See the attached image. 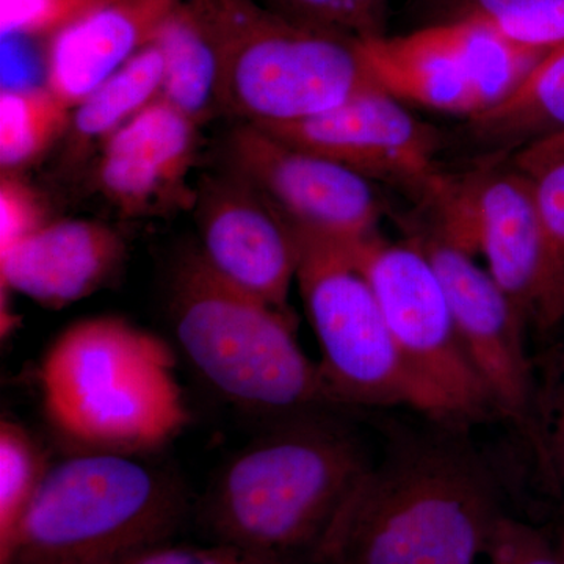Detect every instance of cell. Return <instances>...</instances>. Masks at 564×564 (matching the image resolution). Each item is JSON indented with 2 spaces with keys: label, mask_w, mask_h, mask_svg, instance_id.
Masks as SVG:
<instances>
[{
  "label": "cell",
  "mask_w": 564,
  "mask_h": 564,
  "mask_svg": "<svg viewBox=\"0 0 564 564\" xmlns=\"http://www.w3.org/2000/svg\"><path fill=\"white\" fill-rule=\"evenodd\" d=\"M478 564H564V560L558 544L551 543L534 527L507 516Z\"/></svg>",
  "instance_id": "cell-29"
},
{
  "label": "cell",
  "mask_w": 564,
  "mask_h": 564,
  "mask_svg": "<svg viewBox=\"0 0 564 564\" xmlns=\"http://www.w3.org/2000/svg\"><path fill=\"white\" fill-rule=\"evenodd\" d=\"M475 251L494 281L522 311L536 318L543 285L544 245L529 177L516 166L467 181Z\"/></svg>",
  "instance_id": "cell-16"
},
{
  "label": "cell",
  "mask_w": 564,
  "mask_h": 564,
  "mask_svg": "<svg viewBox=\"0 0 564 564\" xmlns=\"http://www.w3.org/2000/svg\"><path fill=\"white\" fill-rule=\"evenodd\" d=\"M475 135L491 143L529 144L564 131V41L500 106L473 118Z\"/></svg>",
  "instance_id": "cell-19"
},
{
  "label": "cell",
  "mask_w": 564,
  "mask_h": 564,
  "mask_svg": "<svg viewBox=\"0 0 564 564\" xmlns=\"http://www.w3.org/2000/svg\"><path fill=\"white\" fill-rule=\"evenodd\" d=\"M380 303L400 351L415 375L462 425L497 415L462 337L443 281L417 239L389 243L380 236L351 248Z\"/></svg>",
  "instance_id": "cell-9"
},
{
  "label": "cell",
  "mask_w": 564,
  "mask_h": 564,
  "mask_svg": "<svg viewBox=\"0 0 564 564\" xmlns=\"http://www.w3.org/2000/svg\"><path fill=\"white\" fill-rule=\"evenodd\" d=\"M46 207L40 193L18 172L0 174V256L43 228Z\"/></svg>",
  "instance_id": "cell-28"
},
{
  "label": "cell",
  "mask_w": 564,
  "mask_h": 564,
  "mask_svg": "<svg viewBox=\"0 0 564 564\" xmlns=\"http://www.w3.org/2000/svg\"><path fill=\"white\" fill-rule=\"evenodd\" d=\"M163 76L162 51L151 43L74 107L69 131L77 143L98 141L102 144L111 133L158 101Z\"/></svg>",
  "instance_id": "cell-20"
},
{
  "label": "cell",
  "mask_w": 564,
  "mask_h": 564,
  "mask_svg": "<svg viewBox=\"0 0 564 564\" xmlns=\"http://www.w3.org/2000/svg\"><path fill=\"white\" fill-rule=\"evenodd\" d=\"M73 107L46 84L2 88L0 169L20 172L39 161L68 131Z\"/></svg>",
  "instance_id": "cell-22"
},
{
  "label": "cell",
  "mask_w": 564,
  "mask_h": 564,
  "mask_svg": "<svg viewBox=\"0 0 564 564\" xmlns=\"http://www.w3.org/2000/svg\"><path fill=\"white\" fill-rule=\"evenodd\" d=\"M170 311L185 359L237 410L267 423L345 410L299 344L291 314L223 281L199 251L177 263Z\"/></svg>",
  "instance_id": "cell-4"
},
{
  "label": "cell",
  "mask_w": 564,
  "mask_h": 564,
  "mask_svg": "<svg viewBox=\"0 0 564 564\" xmlns=\"http://www.w3.org/2000/svg\"><path fill=\"white\" fill-rule=\"evenodd\" d=\"M513 166L532 184L543 231V285L534 318L538 325L564 285V131L522 147Z\"/></svg>",
  "instance_id": "cell-21"
},
{
  "label": "cell",
  "mask_w": 564,
  "mask_h": 564,
  "mask_svg": "<svg viewBox=\"0 0 564 564\" xmlns=\"http://www.w3.org/2000/svg\"><path fill=\"white\" fill-rule=\"evenodd\" d=\"M417 240L443 281L464 350L488 388L497 415L527 434L534 361L525 347V315L473 254L437 236Z\"/></svg>",
  "instance_id": "cell-12"
},
{
  "label": "cell",
  "mask_w": 564,
  "mask_h": 564,
  "mask_svg": "<svg viewBox=\"0 0 564 564\" xmlns=\"http://www.w3.org/2000/svg\"><path fill=\"white\" fill-rule=\"evenodd\" d=\"M121 234L96 220L47 221L0 256L2 292L63 310L102 289L126 259Z\"/></svg>",
  "instance_id": "cell-15"
},
{
  "label": "cell",
  "mask_w": 564,
  "mask_h": 564,
  "mask_svg": "<svg viewBox=\"0 0 564 564\" xmlns=\"http://www.w3.org/2000/svg\"><path fill=\"white\" fill-rule=\"evenodd\" d=\"M181 0H111L47 40L46 85L77 107L150 46Z\"/></svg>",
  "instance_id": "cell-17"
},
{
  "label": "cell",
  "mask_w": 564,
  "mask_h": 564,
  "mask_svg": "<svg viewBox=\"0 0 564 564\" xmlns=\"http://www.w3.org/2000/svg\"><path fill=\"white\" fill-rule=\"evenodd\" d=\"M345 410L269 423L210 485L204 518L218 543L278 564H314L373 463Z\"/></svg>",
  "instance_id": "cell-2"
},
{
  "label": "cell",
  "mask_w": 564,
  "mask_h": 564,
  "mask_svg": "<svg viewBox=\"0 0 564 564\" xmlns=\"http://www.w3.org/2000/svg\"><path fill=\"white\" fill-rule=\"evenodd\" d=\"M111 564H278L248 554L231 545L217 543L209 547L193 545H152Z\"/></svg>",
  "instance_id": "cell-30"
},
{
  "label": "cell",
  "mask_w": 564,
  "mask_h": 564,
  "mask_svg": "<svg viewBox=\"0 0 564 564\" xmlns=\"http://www.w3.org/2000/svg\"><path fill=\"white\" fill-rule=\"evenodd\" d=\"M362 46L393 98L470 120L507 101L551 51L522 46L469 20L433 22Z\"/></svg>",
  "instance_id": "cell-8"
},
{
  "label": "cell",
  "mask_w": 564,
  "mask_h": 564,
  "mask_svg": "<svg viewBox=\"0 0 564 564\" xmlns=\"http://www.w3.org/2000/svg\"><path fill=\"white\" fill-rule=\"evenodd\" d=\"M433 10V22H481L522 46L552 50L564 41V0H434Z\"/></svg>",
  "instance_id": "cell-23"
},
{
  "label": "cell",
  "mask_w": 564,
  "mask_h": 564,
  "mask_svg": "<svg viewBox=\"0 0 564 564\" xmlns=\"http://www.w3.org/2000/svg\"><path fill=\"white\" fill-rule=\"evenodd\" d=\"M51 464L21 423L0 422V554L9 547Z\"/></svg>",
  "instance_id": "cell-25"
},
{
  "label": "cell",
  "mask_w": 564,
  "mask_h": 564,
  "mask_svg": "<svg viewBox=\"0 0 564 564\" xmlns=\"http://www.w3.org/2000/svg\"><path fill=\"white\" fill-rule=\"evenodd\" d=\"M254 126L369 181L403 185L429 202L447 181L437 170V132L386 91L367 93L303 120Z\"/></svg>",
  "instance_id": "cell-11"
},
{
  "label": "cell",
  "mask_w": 564,
  "mask_h": 564,
  "mask_svg": "<svg viewBox=\"0 0 564 564\" xmlns=\"http://www.w3.org/2000/svg\"><path fill=\"white\" fill-rule=\"evenodd\" d=\"M289 20L358 40L386 33L389 0H256Z\"/></svg>",
  "instance_id": "cell-26"
},
{
  "label": "cell",
  "mask_w": 564,
  "mask_h": 564,
  "mask_svg": "<svg viewBox=\"0 0 564 564\" xmlns=\"http://www.w3.org/2000/svg\"><path fill=\"white\" fill-rule=\"evenodd\" d=\"M152 43L162 51L165 61L163 101L172 104L196 126L221 113L220 58L185 0L165 18Z\"/></svg>",
  "instance_id": "cell-18"
},
{
  "label": "cell",
  "mask_w": 564,
  "mask_h": 564,
  "mask_svg": "<svg viewBox=\"0 0 564 564\" xmlns=\"http://www.w3.org/2000/svg\"><path fill=\"white\" fill-rule=\"evenodd\" d=\"M564 321V285L562 291H560L558 295L554 300V303L549 307L547 313H545L544 317L541 318V322L538 323L541 329L544 332H549V329L555 328L560 323Z\"/></svg>",
  "instance_id": "cell-31"
},
{
  "label": "cell",
  "mask_w": 564,
  "mask_h": 564,
  "mask_svg": "<svg viewBox=\"0 0 564 564\" xmlns=\"http://www.w3.org/2000/svg\"><path fill=\"white\" fill-rule=\"evenodd\" d=\"M198 129L172 104L158 101L104 141L99 191L128 217L195 206L188 174L198 150Z\"/></svg>",
  "instance_id": "cell-14"
},
{
  "label": "cell",
  "mask_w": 564,
  "mask_h": 564,
  "mask_svg": "<svg viewBox=\"0 0 564 564\" xmlns=\"http://www.w3.org/2000/svg\"><path fill=\"white\" fill-rule=\"evenodd\" d=\"M184 489L140 456L74 452L51 464L0 564H111L166 543Z\"/></svg>",
  "instance_id": "cell-6"
},
{
  "label": "cell",
  "mask_w": 564,
  "mask_h": 564,
  "mask_svg": "<svg viewBox=\"0 0 564 564\" xmlns=\"http://www.w3.org/2000/svg\"><path fill=\"white\" fill-rule=\"evenodd\" d=\"M299 234L296 284L313 326L323 378L333 399L351 408H406L455 422L406 362L351 248ZM458 423V422H455Z\"/></svg>",
  "instance_id": "cell-7"
},
{
  "label": "cell",
  "mask_w": 564,
  "mask_h": 564,
  "mask_svg": "<svg viewBox=\"0 0 564 564\" xmlns=\"http://www.w3.org/2000/svg\"><path fill=\"white\" fill-rule=\"evenodd\" d=\"M373 458L314 564H478L505 514L462 423L383 422Z\"/></svg>",
  "instance_id": "cell-1"
},
{
  "label": "cell",
  "mask_w": 564,
  "mask_h": 564,
  "mask_svg": "<svg viewBox=\"0 0 564 564\" xmlns=\"http://www.w3.org/2000/svg\"><path fill=\"white\" fill-rule=\"evenodd\" d=\"M111 0H0L3 39H52Z\"/></svg>",
  "instance_id": "cell-27"
},
{
  "label": "cell",
  "mask_w": 564,
  "mask_h": 564,
  "mask_svg": "<svg viewBox=\"0 0 564 564\" xmlns=\"http://www.w3.org/2000/svg\"><path fill=\"white\" fill-rule=\"evenodd\" d=\"M176 367L154 333L113 315L84 318L40 364L44 419L76 452L151 454L191 422Z\"/></svg>",
  "instance_id": "cell-3"
},
{
  "label": "cell",
  "mask_w": 564,
  "mask_h": 564,
  "mask_svg": "<svg viewBox=\"0 0 564 564\" xmlns=\"http://www.w3.org/2000/svg\"><path fill=\"white\" fill-rule=\"evenodd\" d=\"M199 254L212 272L261 302L288 311L300 265V239L288 218L239 174L196 187Z\"/></svg>",
  "instance_id": "cell-13"
},
{
  "label": "cell",
  "mask_w": 564,
  "mask_h": 564,
  "mask_svg": "<svg viewBox=\"0 0 564 564\" xmlns=\"http://www.w3.org/2000/svg\"><path fill=\"white\" fill-rule=\"evenodd\" d=\"M229 172L239 174L296 232L356 247L378 236L383 204L372 184L340 163L285 143L250 122L226 140Z\"/></svg>",
  "instance_id": "cell-10"
},
{
  "label": "cell",
  "mask_w": 564,
  "mask_h": 564,
  "mask_svg": "<svg viewBox=\"0 0 564 564\" xmlns=\"http://www.w3.org/2000/svg\"><path fill=\"white\" fill-rule=\"evenodd\" d=\"M556 544H558L560 552H562L564 560V527L562 529V532H560V536L558 540H556Z\"/></svg>",
  "instance_id": "cell-32"
},
{
  "label": "cell",
  "mask_w": 564,
  "mask_h": 564,
  "mask_svg": "<svg viewBox=\"0 0 564 564\" xmlns=\"http://www.w3.org/2000/svg\"><path fill=\"white\" fill-rule=\"evenodd\" d=\"M185 2L220 58L221 113L273 124L384 91L362 40L289 20L256 0Z\"/></svg>",
  "instance_id": "cell-5"
},
{
  "label": "cell",
  "mask_w": 564,
  "mask_h": 564,
  "mask_svg": "<svg viewBox=\"0 0 564 564\" xmlns=\"http://www.w3.org/2000/svg\"><path fill=\"white\" fill-rule=\"evenodd\" d=\"M527 436L544 484L564 497V339L534 361V400Z\"/></svg>",
  "instance_id": "cell-24"
}]
</instances>
